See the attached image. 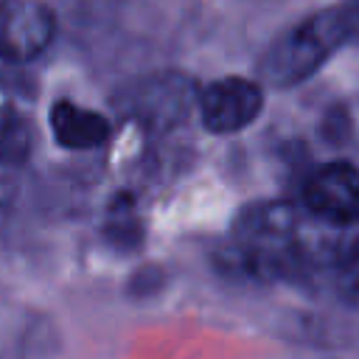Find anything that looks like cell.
Masks as SVG:
<instances>
[{
	"mask_svg": "<svg viewBox=\"0 0 359 359\" xmlns=\"http://www.w3.org/2000/svg\"><path fill=\"white\" fill-rule=\"evenodd\" d=\"M317 250L303 238V222L292 202L266 199L244 208L233 224V244L224 250V269L252 278L278 280L294 278Z\"/></svg>",
	"mask_w": 359,
	"mask_h": 359,
	"instance_id": "6da1fadb",
	"label": "cell"
},
{
	"mask_svg": "<svg viewBox=\"0 0 359 359\" xmlns=\"http://www.w3.org/2000/svg\"><path fill=\"white\" fill-rule=\"evenodd\" d=\"M345 45H348V28L342 8L331 6L300 20L294 28L278 36L261 56L258 73L266 84L286 90L317 73L331 59V53Z\"/></svg>",
	"mask_w": 359,
	"mask_h": 359,
	"instance_id": "7a4b0ae2",
	"label": "cell"
},
{
	"mask_svg": "<svg viewBox=\"0 0 359 359\" xmlns=\"http://www.w3.org/2000/svg\"><path fill=\"white\" fill-rule=\"evenodd\" d=\"M56 39V14L42 0H0V59L28 65Z\"/></svg>",
	"mask_w": 359,
	"mask_h": 359,
	"instance_id": "3957f363",
	"label": "cell"
},
{
	"mask_svg": "<svg viewBox=\"0 0 359 359\" xmlns=\"http://www.w3.org/2000/svg\"><path fill=\"white\" fill-rule=\"evenodd\" d=\"M303 205L331 227L359 224V168L345 160L317 165L303 182Z\"/></svg>",
	"mask_w": 359,
	"mask_h": 359,
	"instance_id": "277c9868",
	"label": "cell"
},
{
	"mask_svg": "<svg viewBox=\"0 0 359 359\" xmlns=\"http://www.w3.org/2000/svg\"><path fill=\"white\" fill-rule=\"evenodd\" d=\"M199 118L213 135H233L247 129L264 109V90L252 79H216L196 95Z\"/></svg>",
	"mask_w": 359,
	"mask_h": 359,
	"instance_id": "5b68a950",
	"label": "cell"
},
{
	"mask_svg": "<svg viewBox=\"0 0 359 359\" xmlns=\"http://www.w3.org/2000/svg\"><path fill=\"white\" fill-rule=\"evenodd\" d=\"M48 129L56 146L67 151H93L109 143L112 123L104 112L81 107L70 98H56L48 109Z\"/></svg>",
	"mask_w": 359,
	"mask_h": 359,
	"instance_id": "8992f818",
	"label": "cell"
},
{
	"mask_svg": "<svg viewBox=\"0 0 359 359\" xmlns=\"http://www.w3.org/2000/svg\"><path fill=\"white\" fill-rule=\"evenodd\" d=\"M188 112V81L182 76L154 79L143 84L135 115L146 123H174L182 121Z\"/></svg>",
	"mask_w": 359,
	"mask_h": 359,
	"instance_id": "52a82bcc",
	"label": "cell"
},
{
	"mask_svg": "<svg viewBox=\"0 0 359 359\" xmlns=\"http://www.w3.org/2000/svg\"><path fill=\"white\" fill-rule=\"evenodd\" d=\"M331 275H334L337 294L348 303H359V236L334 250Z\"/></svg>",
	"mask_w": 359,
	"mask_h": 359,
	"instance_id": "ba28073f",
	"label": "cell"
},
{
	"mask_svg": "<svg viewBox=\"0 0 359 359\" xmlns=\"http://www.w3.org/2000/svg\"><path fill=\"white\" fill-rule=\"evenodd\" d=\"M28 154V135L22 121L14 112L11 95L0 81V163L20 160Z\"/></svg>",
	"mask_w": 359,
	"mask_h": 359,
	"instance_id": "9c48e42d",
	"label": "cell"
},
{
	"mask_svg": "<svg viewBox=\"0 0 359 359\" xmlns=\"http://www.w3.org/2000/svg\"><path fill=\"white\" fill-rule=\"evenodd\" d=\"M345 28H348V45H359V0H345L339 3Z\"/></svg>",
	"mask_w": 359,
	"mask_h": 359,
	"instance_id": "30bf717a",
	"label": "cell"
}]
</instances>
